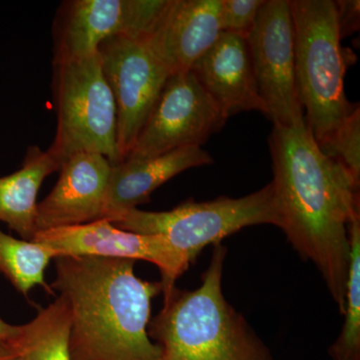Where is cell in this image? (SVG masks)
<instances>
[{"instance_id": "10", "label": "cell", "mask_w": 360, "mask_h": 360, "mask_svg": "<svg viewBox=\"0 0 360 360\" xmlns=\"http://www.w3.org/2000/svg\"><path fill=\"white\" fill-rule=\"evenodd\" d=\"M167 0H71L53 25V63L86 58L110 37H146Z\"/></svg>"}, {"instance_id": "7", "label": "cell", "mask_w": 360, "mask_h": 360, "mask_svg": "<svg viewBox=\"0 0 360 360\" xmlns=\"http://www.w3.org/2000/svg\"><path fill=\"white\" fill-rule=\"evenodd\" d=\"M258 90L274 125L305 122L295 75V27L288 0H265L245 37Z\"/></svg>"}, {"instance_id": "2", "label": "cell", "mask_w": 360, "mask_h": 360, "mask_svg": "<svg viewBox=\"0 0 360 360\" xmlns=\"http://www.w3.org/2000/svg\"><path fill=\"white\" fill-rule=\"evenodd\" d=\"M58 290L70 305V360H160L148 335L151 302L160 283L136 276L134 260L61 255Z\"/></svg>"}, {"instance_id": "17", "label": "cell", "mask_w": 360, "mask_h": 360, "mask_svg": "<svg viewBox=\"0 0 360 360\" xmlns=\"http://www.w3.org/2000/svg\"><path fill=\"white\" fill-rule=\"evenodd\" d=\"M71 314L65 298L40 309L32 321L20 326L9 340L22 360H70Z\"/></svg>"}, {"instance_id": "16", "label": "cell", "mask_w": 360, "mask_h": 360, "mask_svg": "<svg viewBox=\"0 0 360 360\" xmlns=\"http://www.w3.org/2000/svg\"><path fill=\"white\" fill-rule=\"evenodd\" d=\"M59 168L49 151L34 146L26 151L20 169L0 177V221L21 239L32 241L37 234V194L44 179Z\"/></svg>"}, {"instance_id": "18", "label": "cell", "mask_w": 360, "mask_h": 360, "mask_svg": "<svg viewBox=\"0 0 360 360\" xmlns=\"http://www.w3.org/2000/svg\"><path fill=\"white\" fill-rule=\"evenodd\" d=\"M54 258L53 251L46 246L13 238L0 229V274L25 297L35 286L54 295L45 281V269Z\"/></svg>"}, {"instance_id": "19", "label": "cell", "mask_w": 360, "mask_h": 360, "mask_svg": "<svg viewBox=\"0 0 360 360\" xmlns=\"http://www.w3.org/2000/svg\"><path fill=\"white\" fill-rule=\"evenodd\" d=\"M350 264L343 328L329 347L333 360H360V215L349 225Z\"/></svg>"}, {"instance_id": "3", "label": "cell", "mask_w": 360, "mask_h": 360, "mask_svg": "<svg viewBox=\"0 0 360 360\" xmlns=\"http://www.w3.org/2000/svg\"><path fill=\"white\" fill-rule=\"evenodd\" d=\"M226 248L213 245L200 288H176L149 322L148 335L160 360H274L269 348L222 290Z\"/></svg>"}, {"instance_id": "11", "label": "cell", "mask_w": 360, "mask_h": 360, "mask_svg": "<svg viewBox=\"0 0 360 360\" xmlns=\"http://www.w3.org/2000/svg\"><path fill=\"white\" fill-rule=\"evenodd\" d=\"M32 241L49 248L56 257L84 255L150 262L160 269L163 298L174 291L177 279L189 269L167 239L122 231L108 219L39 231Z\"/></svg>"}, {"instance_id": "22", "label": "cell", "mask_w": 360, "mask_h": 360, "mask_svg": "<svg viewBox=\"0 0 360 360\" xmlns=\"http://www.w3.org/2000/svg\"><path fill=\"white\" fill-rule=\"evenodd\" d=\"M341 37L354 32L359 26V1H335Z\"/></svg>"}, {"instance_id": "8", "label": "cell", "mask_w": 360, "mask_h": 360, "mask_svg": "<svg viewBox=\"0 0 360 360\" xmlns=\"http://www.w3.org/2000/svg\"><path fill=\"white\" fill-rule=\"evenodd\" d=\"M98 53L104 77L115 97L122 162L131 150L170 73L146 37H110L99 45Z\"/></svg>"}, {"instance_id": "5", "label": "cell", "mask_w": 360, "mask_h": 360, "mask_svg": "<svg viewBox=\"0 0 360 360\" xmlns=\"http://www.w3.org/2000/svg\"><path fill=\"white\" fill-rule=\"evenodd\" d=\"M111 224L134 233L160 236L167 239L191 265L208 245L221 243L245 227L272 224L278 227L274 186L269 182L255 193L231 198L180 203L168 212H144L134 208Z\"/></svg>"}, {"instance_id": "14", "label": "cell", "mask_w": 360, "mask_h": 360, "mask_svg": "<svg viewBox=\"0 0 360 360\" xmlns=\"http://www.w3.org/2000/svg\"><path fill=\"white\" fill-rule=\"evenodd\" d=\"M191 71L225 117L250 110L267 115L248 42L241 35L222 32L212 49L194 63Z\"/></svg>"}, {"instance_id": "15", "label": "cell", "mask_w": 360, "mask_h": 360, "mask_svg": "<svg viewBox=\"0 0 360 360\" xmlns=\"http://www.w3.org/2000/svg\"><path fill=\"white\" fill-rule=\"evenodd\" d=\"M213 158L200 146L176 149L155 158L124 160L112 165L103 219L110 221L150 200L168 180L189 168L210 165Z\"/></svg>"}, {"instance_id": "21", "label": "cell", "mask_w": 360, "mask_h": 360, "mask_svg": "<svg viewBox=\"0 0 360 360\" xmlns=\"http://www.w3.org/2000/svg\"><path fill=\"white\" fill-rule=\"evenodd\" d=\"M265 0H222V32L248 37Z\"/></svg>"}, {"instance_id": "6", "label": "cell", "mask_w": 360, "mask_h": 360, "mask_svg": "<svg viewBox=\"0 0 360 360\" xmlns=\"http://www.w3.org/2000/svg\"><path fill=\"white\" fill-rule=\"evenodd\" d=\"M58 125L49 153L59 163L80 153L120 162L117 110L98 51L86 58L53 63Z\"/></svg>"}, {"instance_id": "9", "label": "cell", "mask_w": 360, "mask_h": 360, "mask_svg": "<svg viewBox=\"0 0 360 360\" xmlns=\"http://www.w3.org/2000/svg\"><path fill=\"white\" fill-rule=\"evenodd\" d=\"M227 118L191 71L168 77L125 160L155 158L202 146Z\"/></svg>"}, {"instance_id": "12", "label": "cell", "mask_w": 360, "mask_h": 360, "mask_svg": "<svg viewBox=\"0 0 360 360\" xmlns=\"http://www.w3.org/2000/svg\"><path fill=\"white\" fill-rule=\"evenodd\" d=\"M111 169L112 163L94 153H77L61 162L56 186L37 205V232L103 219Z\"/></svg>"}, {"instance_id": "4", "label": "cell", "mask_w": 360, "mask_h": 360, "mask_svg": "<svg viewBox=\"0 0 360 360\" xmlns=\"http://www.w3.org/2000/svg\"><path fill=\"white\" fill-rule=\"evenodd\" d=\"M295 27V75L305 122L319 146L357 105L345 94V58L335 1L288 0Z\"/></svg>"}, {"instance_id": "1", "label": "cell", "mask_w": 360, "mask_h": 360, "mask_svg": "<svg viewBox=\"0 0 360 360\" xmlns=\"http://www.w3.org/2000/svg\"><path fill=\"white\" fill-rule=\"evenodd\" d=\"M269 144L279 229L321 272L341 315L350 264L349 225L359 215V182L322 153L307 122L274 125Z\"/></svg>"}, {"instance_id": "20", "label": "cell", "mask_w": 360, "mask_h": 360, "mask_svg": "<svg viewBox=\"0 0 360 360\" xmlns=\"http://www.w3.org/2000/svg\"><path fill=\"white\" fill-rule=\"evenodd\" d=\"M322 153L338 160L360 182V110L357 105L328 141L319 146Z\"/></svg>"}, {"instance_id": "23", "label": "cell", "mask_w": 360, "mask_h": 360, "mask_svg": "<svg viewBox=\"0 0 360 360\" xmlns=\"http://www.w3.org/2000/svg\"><path fill=\"white\" fill-rule=\"evenodd\" d=\"M0 360H22L11 341L0 340Z\"/></svg>"}, {"instance_id": "24", "label": "cell", "mask_w": 360, "mask_h": 360, "mask_svg": "<svg viewBox=\"0 0 360 360\" xmlns=\"http://www.w3.org/2000/svg\"><path fill=\"white\" fill-rule=\"evenodd\" d=\"M20 326H11L0 317V340H11L18 335Z\"/></svg>"}, {"instance_id": "13", "label": "cell", "mask_w": 360, "mask_h": 360, "mask_svg": "<svg viewBox=\"0 0 360 360\" xmlns=\"http://www.w3.org/2000/svg\"><path fill=\"white\" fill-rule=\"evenodd\" d=\"M222 0H167L149 46L170 75L191 71L221 34Z\"/></svg>"}]
</instances>
